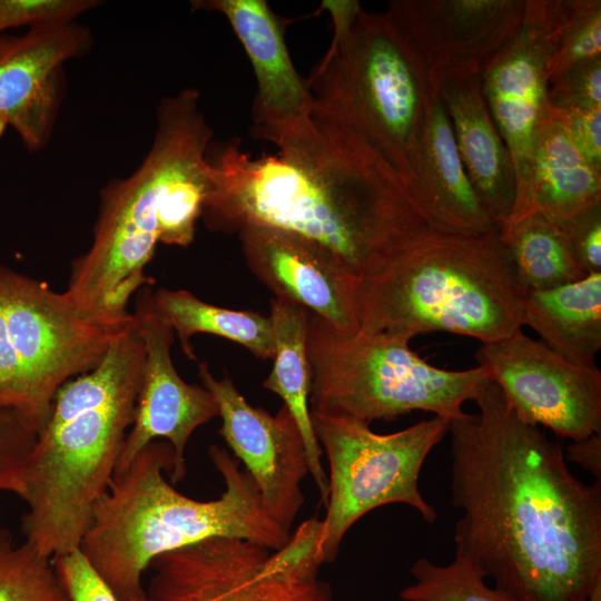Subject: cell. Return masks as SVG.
Segmentation results:
<instances>
[{
	"mask_svg": "<svg viewBox=\"0 0 601 601\" xmlns=\"http://www.w3.org/2000/svg\"><path fill=\"white\" fill-rule=\"evenodd\" d=\"M474 402L477 413L449 426L455 556L512 601H589L601 583V481L578 479L562 445L490 378Z\"/></svg>",
	"mask_w": 601,
	"mask_h": 601,
	"instance_id": "6da1fadb",
	"label": "cell"
},
{
	"mask_svg": "<svg viewBox=\"0 0 601 601\" xmlns=\"http://www.w3.org/2000/svg\"><path fill=\"white\" fill-rule=\"evenodd\" d=\"M275 145L277 154L255 158L229 142L208 158V229L288 231L329 250L356 278L431 229L397 171L316 107Z\"/></svg>",
	"mask_w": 601,
	"mask_h": 601,
	"instance_id": "7a4b0ae2",
	"label": "cell"
},
{
	"mask_svg": "<svg viewBox=\"0 0 601 601\" xmlns=\"http://www.w3.org/2000/svg\"><path fill=\"white\" fill-rule=\"evenodd\" d=\"M198 101L191 88L162 100L141 165L101 190L92 243L72 262L66 289L83 309L114 322L130 321L129 300L154 284L145 267L157 244L187 247L194 240L213 137Z\"/></svg>",
	"mask_w": 601,
	"mask_h": 601,
	"instance_id": "3957f363",
	"label": "cell"
},
{
	"mask_svg": "<svg viewBox=\"0 0 601 601\" xmlns=\"http://www.w3.org/2000/svg\"><path fill=\"white\" fill-rule=\"evenodd\" d=\"M209 457L225 491L210 501L178 492L164 476L174 469L167 441H152L95 503L79 549L119 601H144L142 573L157 556L213 536L283 548L286 532L266 511L259 490L240 462L211 445Z\"/></svg>",
	"mask_w": 601,
	"mask_h": 601,
	"instance_id": "277c9868",
	"label": "cell"
},
{
	"mask_svg": "<svg viewBox=\"0 0 601 601\" xmlns=\"http://www.w3.org/2000/svg\"><path fill=\"white\" fill-rule=\"evenodd\" d=\"M144 358L132 319L93 370L56 393L21 497L24 541L41 554L52 559L79 549L134 423Z\"/></svg>",
	"mask_w": 601,
	"mask_h": 601,
	"instance_id": "5b68a950",
	"label": "cell"
},
{
	"mask_svg": "<svg viewBox=\"0 0 601 601\" xmlns=\"http://www.w3.org/2000/svg\"><path fill=\"white\" fill-rule=\"evenodd\" d=\"M358 329L411 341L450 332L482 344L522 327V292L499 239L430 229L357 278Z\"/></svg>",
	"mask_w": 601,
	"mask_h": 601,
	"instance_id": "8992f818",
	"label": "cell"
},
{
	"mask_svg": "<svg viewBox=\"0 0 601 601\" xmlns=\"http://www.w3.org/2000/svg\"><path fill=\"white\" fill-rule=\"evenodd\" d=\"M334 35L305 79L315 107L375 149L405 186L435 96L426 72L385 13L327 1Z\"/></svg>",
	"mask_w": 601,
	"mask_h": 601,
	"instance_id": "52a82bcc",
	"label": "cell"
},
{
	"mask_svg": "<svg viewBox=\"0 0 601 601\" xmlns=\"http://www.w3.org/2000/svg\"><path fill=\"white\" fill-rule=\"evenodd\" d=\"M410 339L378 332H342L309 312L307 357L311 412L347 416L370 425L412 411L449 421L462 417L489 378L484 367L450 371L428 364Z\"/></svg>",
	"mask_w": 601,
	"mask_h": 601,
	"instance_id": "ba28073f",
	"label": "cell"
},
{
	"mask_svg": "<svg viewBox=\"0 0 601 601\" xmlns=\"http://www.w3.org/2000/svg\"><path fill=\"white\" fill-rule=\"evenodd\" d=\"M132 319L97 316L67 290L0 264V410L39 434L58 390L93 370Z\"/></svg>",
	"mask_w": 601,
	"mask_h": 601,
	"instance_id": "9c48e42d",
	"label": "cell"
},
{
	"mask_svg": "<svg viewBox=\"0 0 601 601\" xmlns=\"http://www.w3.org/2000/svg\"><path fill=\"white\" fill-rule=\"evenodd\" d=\"M311 420L329 465L326 514L317 541L323 563L334 562L349 528L380 506L403 503L426 522H435L437 513L421 494L418 479L451 421L434 415L404 430L377 434L347 416L311 412Z\"/></svg>",
	"mask_w": 601,
	"mask_h": 601,
	"instance_id": "30bf717a",
	"label": "cell"
},
{
	"mask_svg": "<svg viewBox=\"0 0 601 601\" xmlns=\"http://www.w3.org/2000/svg\"><path fill=\"white\" fill-rule=\"evenodd\" d=\"M477 365L531 425L579 441L601 434V372L577 365L518 329L476 351Z\"/></svg>",
	"mask_w": 601,
	"mask_h": 601,
	"instance_id": "8fae6325",
	"label": "cell"
},
{
	"mask_svg": "<svg viewBox=\"0 0 601 601\" xmlns=\"http://www.w3.org/2000/svg\"><path fill=\"white\" fill-rule=\"evenodd\" d=\"M526 0H393L385 14L436 93L449 80L479 75L520 29Z\"/></svg>",
	"mask_w": 601,
	"mask_h": 601,
	"instance_id": "7c38bea8",
	"label": "cell"
},
{
	"mask_svg": "<svg viewBox=\"0 0 601 601\" xmlns=\"http://www.w3.org/2000/svg\"><path fill=\"white\" fill-rule=\"evenodd\" d=\"M131 314L144 341L145 358L134 423L114 474L122 472L150 442L166 439L174 450L170 480L177 483L186 475L189 437L218 416L219 407L206 387L188 384L177 373L170 355L175 333L158 312L150 286L137 290Z\"/></svg>",
	"mask_w": 601,
	"mask_h": 601,
	"instance_id": "4fadbf2b",
	"label": "cell"
},
{
	"mask_svg": "<svg viewBox=\"0 0 601 601\" xmlns=\"http://www.w3.org/2000/svg\"><path fill=\"white\" fill-rule=\"evenodd\" d=\"M549 2L526 0L520 29L479 73L486 106L513 162V209L525 196L538 131L551 112L546 76L551 53Z\"/></svg>",
	"mask_w": 601,
	"mask_h": 601,
	"instance_id": "5bb4252c",
	"label": "cell"
},
{
	"mask_svg": "<svg viewBox=\"0 0 601 601\" xmlns=\"http://www.w3.org/2000/svg\"><path fill=\"white\" fill-rule=\"evenodd\" d=\"M198 375L217 401L219 434L256 483L268 514L288 533L303 508L308 473L305 442L286 405L275 415L250 405L229 377L217 380L206 363Z\"/></svg>",
	"mask_w": 601,
	"mask_h": 601,
	"instance_id": "9a60e30c",
	"label": "cell"
},
{
	"mask_svg": "<svg viewBox=\"0 0 601 601\" xmlns=\"http://www.w3.org/2000/svg\"><path fill=\"white\" fill-rule=\"evenodd\" d=\"M89 43L88 30L75 22L0 35V122L11 126L28 149L38 150L49 140L61 100L62 66L85 53Z\"/></svg>",
	"mask_w": 601,
	"mask_h": 601,
	"instance_id": "2e32d148",
	"label": "cell"
},
{
	"mask_svg": "<svg viewBox=\"0 0 601 601\" xmlns=\"http://www.w3.org/2000/svg\"><path fill=\"white\" fill-rule=\"evenodd\" d=\"M250 272L276 296L319 316L342 332H356L357 278L323 246L280 229L250 226L238 233Z\"/></svg>",
	"mask_w": 601,
	"mask_h": 601,
	"instance_id": "e0dca14e",
	"label": "cell"
},
{
	"mask_svg": "<svg viewBox=\"0 0 601 601\" xmlns=\"http://www.w3.org/2000/svg\"><path fill=\"white\" fill-rule=\"evenodd\" d=\"M191 4L221 13L252 62L257 85L250 129L255 139L275 144L312 114L314 98L293 63L282 24L266 1L198 0Z\"/></svg>",
	"mask_w": 601,
	"mask_h": 601,
	"instance_id": "ac0fdd59",
	"label": "cell"
},
{
	"mask_svg": "<svg viewBox=\"0 0 601 601\" xmlns=\"http://www.w3.org/2000/svg\"><path fill=\"white\" fill-rule=\"evenodd\" d=\"M406 188L433 230L484 235L499 229L467 177L450 117L436 95L416 145Z\"/></svg>",
	"mask_w": 601,
	"mask_h": 601,
	"instance_id": "d6986e66",
	"label": "cell"
},
{
	"mask_svg": "<svg viewBox=\"0 0 601 601\" xmlns=\"http://www.w3.org/2000/svg\"><path fill=\"white\" fill-rule=\"evenodd\" d=\"M435 95L450 117L467 177L500 228L513 209L515 173L510 151L486 106L479 75L449 80Z\"/></svg>",
	"mask_w": 601,
	"mask_h": 601,
	"instance_id": "ffe728a7",
	"label": "cell"
},
{
	"mask_svg": "<svg viewBox=\"0 0 601 601\" xmlns=\"http://www.w3.org/2000/svg\"><path fill=\"white\" fill-rule=\"evenodd\" d=\"M273 551L248 540L213 536L164 553L149 565L152 601H215L259 573Z\"/></svg>",
	"mask_w": 601,
	"mask_h": 601,
	"instance_id": "44dd1931",
	"label": "cell"
},
{
	"mask_svg": "<svg viewBox=\"0 0 601 601\" xmlns=\"http://www.w3.org/2000/svg\"><path fill=\"white\" fill-rule=\"evenodd\" d=\"M598 204L601 168L577 149L551 109L538 131L525 196L504 225L530 214L563 224Z\"/></svg>",
	"mask_w": 601,
	"mask_h": 601,
	"instance_id": "7402d4cb",
	"label": "cell"
},
{
	"mask_svg": "<svg viewBox=\"0 0 601 601\" xmlns=\"http://www.w3.org/2000/svg\"><path fill=\"white\" fill-rule=\"evenodd\" d=\"M522 324L565 359L595 367L601 348V273L544 290L523 292Z\"/></svg>",
	"mask_w": 601,
	"mask_h": 601,
	"instance_id": "603a6c76",
	"label": "cell"
},
{
	"mask_svg": "<svg viewBox=\"0 0 601 601\" xmlns=\"http://www.w3.org/2000/svg\"><path fill=\"white\" fill-rule=\"evenodd\" d=\"M270 321L274 334V365L263 386L277 394L294 416L305 442L308 473L322 502H326L328 477L322 464L323 450L311 420V367L307 357L309 312L284 298L272 299Z\"/></svg>",
	"mask_w": 601,
	"mask_h": 601,
	"instance_id": "cb8c5ba5",
	"label": "cell"
},
{
	"mask_svg": "<svg viewBox=\"0 0 601 601\" xmlns=\"http://www.w3.org/2000/svg\"><path fill=\"white\" fill-rule=\"evenodd\" d=\"M319 528L315 516L300 523L259 573L215 601H332L329 584L319 579Z\"/></svg>",
	"mask_w": 601,
	"mask_h": 601,
	"instance_id": "d4e9b609",
	"label": "cell"
},
{
	"mask_svg": "<svg viewBox=\"0 0 601 601\" xmlns=\"http://www.w3.org/2000/svg\"><path fill=\"white\" fill-rule=\"evenodd\" d=\"M499 239L522 293L553 288L587 276L563 226L540 214L503 225Z\"/></svg>",
	"mask_w": 601,
	"mask_h": 601,
	"instance_id": "484cf974",
	"label": "cell"
},
{
	"mask_svg": "<svg viewBox=\"0 0 601 601\" xmlns=\"http://www.w3.org/2000/svg\"><path fill=\"white\" fill-rule=\"evenodd\" d=\"M154 302L178 336L183 352L189 359H196L190 339L198 333L236 342L260 358L274 356V334L269 316L208 304L184 289L154 290Z\"/></svg>",
	"mask_w": 601,
	"mask_h": 601,
	"instance_id": "4316f807",
	"label": "cell"
},
{
	"mask_svg": "<svg viewBox=\"0 0 601 601\" xmlns=\"http://www.w3.org/2000/svg\"><path fill=\"white\" fill-rule=\"evenodd\" d=\"M548 82L571 67L601 58V1L550 0Z\"/></svg>",
	"mask_w": 601,
	"mask_h": 601,
	"instance_id": "83f0119b",
	"label": "cell"
},
{
	"mask_svg": "<svg viewBox=\"0 0 601 601\" xmlns=\"http://www.w3.org/2000/svg\"><path fill=\"white\" fill-rule=\"evenodd\" d=\"M0 601H70L52 559L0 528Z\"/></svg>",
	"mask_w": 601,
	"mask_h": 601,
	"instance_id": "f1b7e54d",
	"label": "cell"
},
{
	"mask_svg": "<svg viewBox=\"0 0 601 601\" xmlns=\"http://www.w3.org/2000/svg\"><path fill=\"white\" fill-rule=\"evenodd\" d=\"M411 574L415 582L400 592L403 601H512L495 588L485 584V577L463 558L447 565L417 559Z\"/></svg>",
	"mask_w": 601,
	"mask_h": 601,
	"instance_id": "f546056e",
	"label": "cell"
},
{
	"mask_svg": "<svg viewBox=\"0 0 601 601\" xmlns=\"http://www.w3.org/2000/svg\"><path fill=\"white\" fill-rule=\"evenodd\" d=\"M38 433L12 410H0V492L22 497Z\"/></svg>",
	"mask_w": 601,
	"mask_h": 601,
	"instance_id": "4dcf8cb0",
	"label": "cell"
},
{
	"mask_svg": "<svg viewBox=\"0 0 601 601\" xmlns=\"http://www.w3.org/2000/svg\"><path fill=\"white\" fill-rule=\"evenodd\" d=\"M95 0H0V33L10 28L71 23Z\"/></svg>",
	"mask_w": 601,
	"mask_h": 601,
	"instance_id": "1f68e13d",
	"label": "cell"
},
{
	"mask_svg": "<svg viewBox=\"0 0 601 601\" xmlns=\"http://www.w3.org/2000/svg\"><path fill=\"white\" fill-rule=\"evenodd\" d=\"M551 108H601V58L578 63L548 82Z\"/></svg>",
	"mask_w": 601,
	"mask_h": 601,
	"instance_id": "d6a6232c",
	"label": "cell"
},
{
	"mask_svg": "<svg viewBox=\"0 0 601 601\" xmlns=\"http://www.w3.org/2000/svg\"><path fill=\"white\" fill-rule=\"evenodd\" d=\"M70 601H119L80 549L52 558Z\"/></svg>",
	"mask_w": 601,
	"mask_h": 601,
	"instance_id": "836d02e7",
	"label": "cell"
},
{
	"mask_svg": "<svg viewBox=\"0 0 601 601\" xmlns=\"http://www.w3.org/2000/svg\"><path fill=\"white\" fill-rule=\"evenodd\" d=\"M561 225L583 272L601 273V204Z\"/></svg>",
	"mask_w": 601,
	"mask_h": 601,
	"instance_id": "e575fe53",
	"label": "cell"
},
{
	"mask_svg": "<svg viewBox=\"0 0 601 601\" xmlns=\"http://www.w3.org/2000/svg\"><path fill=\"white\" fill-rule=\"evenodd\" d=\"M551 109L577 149L590 162L601 168V108Z\"/></svg>",
	"mask_w": 601,
	"mask_h": 601,
	"instance_id": "d590c367",
	"label": "cell"
},
{
	"mask_svg": "<svg viewBox=\"0 0 601 601\" xmlns=\"http://www.w3.org/2000/svg\"><path fill=\"white\" fill-rule=\"evenodd\" d=\"M564 457L589 471L595 481H601V434L572 441L565 449Z\"/></svg>",
	"mask_w": 601,
	"mask_h": 601,
	"instance_id": "8d00e7d4",
	"label": "cell"
},
{
	"mask_svg": "<svg viewBox=\"0 0 601 601\" xmlns=\"http://www.w3.org/2000/svg\"><path fill=\"white\" fill-rule=\"evenodd\" d=\"M589 601H601V583L597 584L590 595Z\"/></svg>",
	"mask_w": 601,
	"mask_h": 601,
	"instance_id": "74e56055",
	"label": "cell"
},
{
	"mask_svg": "<svg viewBox=\"0 0 601 601\" xmlns=\"http://www.w3.org/2000/svg\"><path fill=\"white\" fill-rule=\"evenodd\" d=\"M144 601H152V600H150V599H149V598L147 597V599H146V600H144Z\"/></svg>",
	"mask_w": 601,
	"mask_h": 601,
	"instance_id": "f35d334b",
	"label": "cell"
}]
</instances>
